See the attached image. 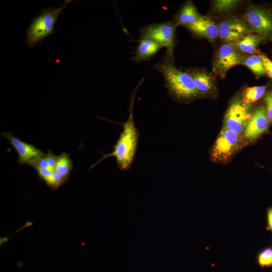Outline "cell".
I'll use <instances>...</instances> for the list:
<instances>
[{
	"label": "cell",
	"instance_id": "5b68a950",
	"mask_svg": "<svg viewBox=\"0 0 272 272\" xmlns=\"http://www.w3.org/2000/svg\"><path fill=\"white\" fill-rule=\"evenodd\" d=\"M175 27L170 22L152 24L140 30L141 38H149L167 49V56L171 57L174 47Z\"/></svg>",
	"mask_w": 272,
	"mask_h": 272
},
{
	"label": "cell",
	"instance_id": "ac0fdd59",
	"mask_svg": "<svg viewBox=\"0 0 272 272\" xmlns=\"http://www.w3.org/2000/svg\"><path fill=\"white\" fill-rule=\"evenodd\" d=\"M73 168V162L70 155L66 152H63L57 156L56 163L53 171L64 178L69 179Z\"/></svg>",
	"mask_w": 272,
	"mask_h": 272
},
{
	"label": "cell",
	"instance_id": "9c48e42d",
	"mask_svg": "<svg viewBox=\"0 0 272 272\" xmlns=\"http://www.w3.org/2000/svg\"><path fill=\"white\" fill-rule=\"evenodd\" d=\"M219 36L227 43L233 45L253 31L243 21L237 18H229L220 22Z\"/></svg>",
	"mask_w": 272,
	"mask_h": 272
},
{
	"label": "cell",
	"instance_id": "277c9868",
	"mask_svg": "<svg viewBox=\"0 0 272 272\" xmlns=\"http://www.w3.org/2000/svg\"><path fill=\"white\" fill-rule=\"evenodd\" d=\"M248 143L242 135L223 126L211 149V159L227 163Z\"/></svg>",
	"mask_w": 272,
	"mask_h": 272
},
{
	"label": "cell",
	"instance_id": "4fadbf2b",
	"mask_svg": "<svg viewBox=\"0 0 272 272\" xmlns=\"http://www.w3.org/2000/svg\"><path fill=\"white\" fill-rule=\"evenodd\" d=\"M162 47L154 40L149 38H141L136 48L133 58L136 62L148 60L154 55Z\"/></svg>",
	"mask_w": 272,
	"mask_h": 272
},
{
	"label": "cell",
	"instance_id": "8fae6325",
	"mask_svg": "<svg viewBox=\"0 0 272 272\" xmlns=\"http://www.w3.org/2000/svg\"><path fill=\"white\" fill-rule=\"evenodd\" d=\"M269 122L265 108L260 106L253 112L242 137L248 143L255 141L267 130Z\"/></svg>",
	"mask_w": 272,
	"mask_h": 272
},
{
	"label": "cell",
	"instance_id": "cb8c5ba5",
	"mask_svg": "<svg viewBox=\"0 0 272 272\" xmlns=\"http://www.w3.org/2000/svg\"><path fill=\"white\" fill-rule=\"evenodd\" d=\"M265 101L267 118L269 121H272V92L266 95Z\"/></svg>",
	"mask_w": 272,
	"mask_h": 272
},
{
	"label": "cell",
	"instance_id": "9a60e30c",
	"mask_svg": "<svg viewBox=\"0 0 272 272\" xmlns=\"http://www.w3.org/2000/svg\"><path fill=\"white\" fill-rule=\"evenodd\" d=\"M188 73L192 78L195 87L201 95L213 92L214 88V82L208 74L205 72L197 70H193Z\"/></svg>",
	"mask_w": 272,
	"mask_h": 272
},
{
	"label": "cell",
	"instance_id": "52a82bcc",
	"mask_svg": "<svg viewBox=\"0 0 272 272\" xmlns=\"http://www.w3.org/2000/svg\"><path fill=\"white\" fill-rule=\"evenodd\" d=\"M242 60V55L233 45L223 44L215 56L213 70L217 75L224 78L231 68L240 64Z\"/></svg>",
	"mask_w": 272,
	"mask_h": 272
},
{
	"label": "cell",
	"instance_id": "484cf974",
	"mask_svg": "<svg viewBox=\"0 0 272 272\" xmlns=\"http://www.w3.org/2000/svg\"><path fill=\"white\" fill-rule=\"evenodd\" d=\"M267 225L266 230L270 231L272 234V207L266 209Z\"/></svg>",
	"mask_w": 272,
	"mask_h": 272
},
{
	"label": "cell",
	"instance_id": "3957f363",
	"mask_svg": "<svg viewBox=\"0 0 272 272\" xmlns=\"http://www.w3.org/2000/svg\"><path fill=\"white\" fill-rule=\"evenodd\" d=\"M71 1H64L59 8L50 7L42 10L41 13L33 19L26 30L25 43L27 47L33 48L54 33V25L57 18Z\"/></svg>",
	"mask_w": 272,
	"mask_h": 272
},
{
	"label": "cell",
	"instance_id": "603a6c76",
	"mask_svg": "<svg viewBox=\"0 0 272 272\" xmlns=\"http://www.w3.org/2000/svg\"><path fill=\"white\" fill-rule=\"evenodd\" d=\"M259 56L262 61L266 73L272 79V61L263 54H259Z\"/></svg>",
	"mask_w": 272,
	"mask_h": 272
},
{
	"label": "cell",
	"instance_id": "d4e9b609",
	"mask_svg": "<svg viewBox=\"0 0 272 272\" xmlns=\"http://www.w3.org/2000/svg\"><path fill=\"white\" fill-rule=\"evenodd\" d=\"M46 159L50 169L53 171L56 163L57 156L55 155L51 151L48 150L47 153L46 154Z\"/></svg>",
	"mask_w": 272,
	"mask_h": 272
},
{
	"label": "cell",
	"instance_id": "e0dca14e",
	"mask_svg": "<svg viewBox=\"0 0 272 272\" xmlns=\"http://www.w3.org/2000/svg\"><path fill=\"white\" fill-rule=\"evenodd\" d=\"M261 37L257 34L250 33L234 44L240 51L249 54L255 53L261 41Z\"/></svg>",
	"mask_w": 272,
	"mask_h": 272
},
{
	"label": "cell",
	"instance_id": "7402d4cb",
	"mask_svg": "<svg viewBox=\"0 0 272 272\" xmlns=\"http://www.w3.org/2000/svg\"><path fill=\"white\" fill-rule=\"evenodd\" d=\"M237 1L219 0L214 2V7L217 11L226 12L234 8L237 4Z\"/></svg>",
	"mask_w": 272,
	"mask_h": 272
},
{
	"label": "cell",
	"instance_id": "5bb4252c",
	"mask_svg": "<svg viewBox=\"0 0 272 272\" xmlns=\"http://www.w3.org/2000/svg\"><path fill=\"white\" fill-rule=\"evenodd\" d=\"M193 3L187 2L181 8L176 17L175 25L186 26L196 22L200 17Z\"/></svg>",
	"mask_w": 272,
	"mask_h": 272
},
{
	"label": "cell",
	"instance_id": "ffe728a7",
	"mask_svg": "<svg viewBox=\"0 0 272 272\" xmlns=\"http://www.w3.org/2000/svg\"><path fill=\"white\" fill-rule=\"evenodd\" d=\"M266 88L265 86H253L247 87L243 94V101L248 105L259 100L264 95Z\"/></svg>",
	"mask_w": 272,
	"mask_h": 272
},
{
	"label": "cell",
	"instance_id": "44dd1931",
	"mask_svg": "<svg viewBox=\"0 0 272 272\" xmlns=\"http://www.w3.org/2000/svg\"><path fill=\"white\" fill-rule=\"evenodd\" d=\"M257 262L261 268L272 267V245L264 247L258 252Z\"/></svg>",
	"mask_w": 272,
	"mask_h": 272
},
{
	"label": "cell",
	"instance_id": "7a4b0ae2",
	"mask_svg": "<svg viewBox=\"0 0 272 272\" xmlns=\"http://www.w3.org/2000/svg\"><path fill=\"white\" fill-rule=\"evenodd\" d=\"M155 66L164 77L169 92L176 99L189 100L201 96L189 74L176 68L169 60L160 61Z\"/></svg>",
	"mask_w": 272,
	"mask_h": 272
},
{
	"label": "cell",
	"instance_id": "d6986e66",
	"mask_svg": "<svg viewBox=\"0 0 272 272\" xmlns=\"http://www.w3.org/2000/svg\"><path fill=\"white\" fill-rule=\"evenodd\" d=\"M241 64L247 67L257 77L266 74L262 61L259 55H253L241 61Z\"/></svg>",
	"mask_w": 272,
	"mask_h": 272
},
{
	"label": "cell",
	"instance_id": "2e32d148",
	"mask_svg": "<svg viewBox=\"0 0 272 272\" xmlns=\"http://www.w3.org/2000/svg\"><path fill=\"white\" fill-rule=\"evenodd\" d=\"M33 168L37 171L39 177L43 180L46 184L51 189H58L69 179L52 170L45 169L38 166Z\"/></svg>",
	"mask_w": 272,
	"mask_h": 272
},
{
	"label": "cell",
	"instance_id": "7c38bea8",
	"mask_svg": "<svg viewBox=\"0 0 272 272\" xmlns=\"http://www.w3.org/2000/svg\"><path fill=\"white\" fill-rule=\"evenodd\" d=\"M194 34L213 40L219 36L218 26L210 18L200 16L194 23L185 26Z\"/></svg>",
	"mask_w": 272,
	"mask_h": 272
},
{
	"label": "cell",
	"instance_id": "ba28073f",
	"mask_svg": "<svg viewBox=\"0 0 272 272\" xmlns=\"http://www.w3.org/2000/svg\"><path fill=\"white\" fill-rule=\"evenodd\" d=\"M244 16L247 24L257 35L261 38L272 35V14L269 11L252 7Z\"/></svg>",
	"mask_w": 272,
	"mask_h": 272
},
{
	"label": "cell",
	"instance_id": "8992f818",
	"mask_svg": "<svg viewBox=\"0 0 272 272\" xmlns=\"http://www.w3.org/2000/svg\"><path fill=\"white\" fill-rule=\"evenodd\" d=\"M253 112L250 105L236 99L229 105L225 115L224 126L242 135Z\"/></svg>",
	"mask_w": 272,
	"mask_h": 272
},
{
	"label": "cell",
	"instance_id": "6da1fadb",
	"mask_svg": "<svg viewBox=\"0 0 272 272\" xmlns=\"http://www.w3.org/2000/svg\"><path fill=\"white\" fill-rule=\"evenodd\" d=\"M141 83L142 82H140L137 86L130 99L128 119L123 123H120L123 126V130L113 147V151L106 155L102 154V157L93 164L90 169L109 157L115 158L120 170H125L130 167L136 152L138 141V132L133 120V103L137 91Z\"/></svg>",
	"mask_w": 272,
	"mask_h": 272
},
{
	"label": "cell",
	"instance_id": "30bf717a",
	"mask_svg": "<svg viewBox=\"0 0 272 272\" xmlns=\"http://www.w3.org/2000/svg\"><path fill=\"white\" fill-rule=\"evenodd\" d=\"M1 135L7 139L18 155V162L20 164H29L46 154L32 144L22 141L12 132H3Z\"/></svg>",
	"mask_w": 272,
	"mask_h": 272
}]
</instances>
